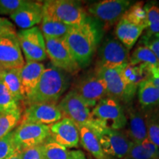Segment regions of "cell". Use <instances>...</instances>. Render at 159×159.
<instances>
[{"label": "cell", "mask_w": 159, "mask_h": 159, "mask_svg": "<svg viewBox=\"0 0 159 159\" xmlns=\"http://www.w3.org/2000/svg\"><path fill=\"white\" fill-rule=\"evenodd\" d=\"M100 38L99 27L89 17L83 25L71 27L63 41L81 69L87 67L92 61Z\"/></svg>", "instance_id": "cell-1"}, {"label": "cell", "mask_w": 159, "mask_h": 159, "mask_svg": "<svg viewBox=\"0 0 159 159\" xmlns=\"http://www.w3.org/2000/svg\"><path fill=\"white\" fill-rule=\"evenodd\" d=\"M70 85L68 73L53 66L45 69L37 86L25 100L26 105L34 103L56 104Z\"/></svg>", "instance_id": "cell-2"}, {"label": "cell", "mask_w": 159, "mask_h": 159, "mask_svg": "<svg viewBox=\"0 0 159 159\" xmlns=\"http://www.w3.org/2000/svg\"><path fill=\"white\" fill-rule=\"evenodd\" d=\"M92 125L121 130L127 126V116L121 103L116 99L106 97L91 109Z\"/></svg>", "instance_id": "cell-3"}, {"label": "cell", "mask_w": 159, "mask_h": 159, "mask_svg": "<svg viewBox=\"0 0 159 159\" xmlns=\"http://www.w3.org/2000/svg\"><path fill=\"white\" fill-rule=\"evenodd\" d=\"M43 16L70 27L85 22L89 16L80 2L72 0H48L43 2Z\"/></svg>", "instance_id": "cell-4"}, {"label": "cell", "mask_w": 159, "mask_h": 159, "mask_svg": "<svg viewBox=\"0 0 159 159\" xmlns=\"http://www.w3.org/2000/svg\"><path fill=\"white\" fill-rule=\"evenodd\" d=\"M98 139L102 150L106 157L114 159H126L133 142L122 131L111 130L102 127H89Z\"/></svg>", "instance_id": "cell-5"}, {"label": "cell", "mask_w": 159, "mask_h": 159, "mask_svg": "<svg viewBox=\"0 0 159 159\" xmlns=\"http://www.w3.org/2000/svg\"><path fill=\"white\" fill-rule=\"evenodd\" d=\"M16 35L26 62H41L47 59L45 39L39 27L21 30Z\"/></svg>", "instance_id": "cell-6"}, {"label": "cell", "mask_w": 159, "mask_h": 159, "mask_svg": "<svg viewBox=\"0 0 159 159\" xmlns=\"http://www.w3.org/2000/svg\"><path fill=\"white\" fill-rule=\"evenodd\" d=\"M130 50L116 38L105 39L98 49L97 69H113L129 63Z\"/></svg>", "instance_id": "cell-7"}, {"label": "cell", "mask_w": 159, "mask_h": 159, "mask_svg": "<svg viewBox=\"0 0 159 159\" xmlns=\"http://www.w3.org/2000/svg\"><path fill=\"white\" fill-rule=\"evenodd\" d=\"M49 137V126L37 123L21 122L13 130V141L16 147L21 150L41 145Z\"/></svg>", "instance_id": "cell-8"}, {"label": "cell", "mask_w": 159, "mask_h": 159, "mask_svg": "<svg viewBox=\"0 0 159 159\" xmlns=\"http://www.w3.org/2000/svg\"><path fill=\"white\" fill-rule=\"evenodd\" d=\"M57 106L63 117L71 119L77 126L91 127L92 125L91 109L87 106L74 89L69 91L63 97Z\"/></svg>", "instance_id": "cell-9"}, {"label": "cell", "mask_w": 159, "mask_h": 159, "mask_svg": "<svg viewBox=\"0 0 159 159\" xmlns=\"http://www.w3.org/2000/svg\"><path fill=\"white\" fill-rule=\"evenodd\" d=\"M132 5L133 2L128 0H104L91 4L88 11L95 19L111 26L118 23Z\"/></svg>", "instance_id": "cell-10"}, {"label": "cell", "mask_w": 159, "mask_h": 159, "mask_svg": "<svg viewBox=\"0 0 159 159\" xmlns=\"http://www.w3.org/2000/svg\"><path fill=\"white\" fill-rule=\"evenodd\" d=\"M47 55L52 65L68 74H76L80 70L63 39L44 37Z\"/></svg>", "instance_id": "cell-11"}, {"label": "cell", "mask_w": 159, "mask_h": 159, "mask_svg": "<svg viewBox=\"0 0 159 159\" xmlns=\"http://www.w3.org/2000/svg\"><path fill=\"white\" fill-rule=\"evenodd\" d=\"M124 66L113 69H97L96 74L105 83L107 97L116 99L119 102L129 103L132 99L128 94V88L122 75Z\"/></svg>", "instance_id": "cell-12"}, {"label": "cell", "mask_w": 159, "mask_h": 159, "mask_svg": "<svg viewBox=\"0 0 159 159\" xmlns=\"http://www.w3.org/2000/svg\"><path fill=\"white\" fill-rule=\"evenodd\" d=\"M72 89L91 109L107 97L105 83L96 73L82 77Z\"/></svg>", "instance_id": "cell-13"}, {"label": "cell", "mask_w": 159, "mask_h": 159, "mask_svg": "<svg viewBox=\"0 0 159 159\" xmlns=\"http://www.w3.org/2000/svg\"><path fill=\"white\" fill-rule=\"evenodd\" d=\"M25 64L16 33L0 37V69L20 70Z\"/></svg>", "instance_id": "cell-14"}, {"label": "cell", "mask_w": 159, "mask_h": 159, "mask_svg": "<svg viewBox=\"0 0 159 159\" xmlns=\"http://www.w3.org/2000/svg\"><path fill=\"white\" fill-rule=\"evenodd\" d=\"M63 118L57 104L34 103L27 105L21 117V122L52 125Z\"/></svg>", "instance_id": "cell-15"}, {"label": "cell", "mask_w": 159, "mask_h": 159, "mask_svg": "<svg viewBox=\"0 0 159 159\" xmlns=\"http://www.w3.org/2000/svg\"><path fill=\"white\" fill-rule=\"evenodd\" d=\"M50 137L57 144L66 148L78 146L80 134L78 126L71 119L63 117L61 120L49 126Z\"/></svg>", "instance_id": "cell-16"}, {"label": "cell", "mask_w": 159, "mask_h": 159, "mask_svg": "<svg viewBox=\"0 0 159 159\" xmlns=\"http://www.w3.org/2000/svg\"><path fill=\"white\" fill-rule=\"evenodd\" d=\"M43 16V3L28 1L25 5L10 15V17L18 27L27 30L41 23Z\"/></svg>", "instance_id": "cell-17"}, {"label": "cell", "mask_w": 159, "mask_h": 159, "mask_svg": "<svg viewBox=\"0 0 159 159\" xmlns=\"http://www.w3.org/2000/svg\"><path fill=\"white\" fill-rule=\"evenodd\" d=\"M122 75L128 88V94L133 99L139 85L151 77V70L144 65H132L130 63L123 66Z\"/></svg>", "instance_id": "cell-18"}, {"label": "cell", "mask_w": 159, "mask_h": 159, "mask_svg": "<svg viewBox=\"0 0 159 159\" xmlns=\"http://www.w3.org/2000/svg\"><path fill=\"white\" fill-rule=\"evenodd\" d=\"M127 136L133 143H141L148 137L146 116L144 113L136 108L128 109Z\"/></svg>", "instance_id": "cell-19"}, {"label": "cell", "mask_w": 159, "mask_h": 159, "mask_svg": "<svg viewBox=\"0 0 159 159\" xmlns=\"http://www.w3.org/2000/svg\"><path fill=\"white\" fill-rule=\"evenodd\" d=\"M45 69V66L41 62H26L19 71L25 99L35 90Z\"/></svg>", "instance_id": "cell-20"}, {"label": "cell", "mask_w": 159, "mask_h": 159, "mask_svg": "<svg viewBox=\"0 0 159 159\" xmlns=\"http://www.w3.org/2000/svg\"><path fill=\"white\" fill-rule=\"evenodd\" d=\"M141 108L144 112L159 109V90L150 80H145L137 89Z\"/></svg>", "instance_id": "cell-21"}, {"label": "cell", "mask_w": 159, "mask_h": 159, "mask_svg": "<svg viewBox=\"0 0 159 159\" xmlns=\"http://www.w3.org/2000/svg\"><path fill=\"white\" fill-rule=\"evenodd\" d=\"M45 159H86L82 151H71L55 142L51 137L41 144Z\"/></svg>", "instance_id": "cell-22"}, {"label": "cell", "mask_w": 159, "mask_h": 159, "mask_svg": "<svg viewBox=\"0 0 159 159\" xmlns=\"http://www.w3.org/2000/svg\"><path fill=\"white\" fill-rule=\"evenodd\" d=\"M144 30L121 19L116 24L115 34L116 39L129 50L136 44Z\"/></svg>", "instance_id": "cell-23"}, {"label": "cell", "mask_w": 159, "mask_h": 159, "mask_svg": "<svg viewBox=\"0 0 159 159\" xmlns=\"http://www.w3.org/2000/svg\"><path fill=\"white\" fill-rule=\"evenodd\" d=\"M81 144L96 159H107L99 144L97 136L92 129L85 125L78 126Z\"/></svg>", "instance_id": "cell-24"}, {"label": "cell", "mask_w": 159, "mask_h": 159, "mask_svg": "<svg viewBox=\"0 0 159 159\" xmlns=\"http://www.w3.org/2000/svg\"><path fill=\"white\" fill-rule=\"evenodd\" d=\"M19 71L16 69H0V79L13 97L20 103L25 102V97L21 87Z\"/></svg>", "instance_id": "cell-25"}, {"label": "cell", "mask_w": 159, "mask_h": 159, "mask_svg": "<svg viewBox=\"0 0 159 159\" xmlns=\"http://www.w3.org/2000/svg\"><path fill=\"white\" fill-rule=\"evenodd\" d=\"M159 148L148 138L141 143H133L126 159H157Z\"/></svg>", "instance_id": "cell-26"}, {"label": "cell", "mask_w": 159, "mask_h": 159, "mask_svg": "<svg viewBox=\"0 0 159 159\" xmlns=\"http://www.w3.org/2000/svg\"><path fill=\"white\" fill-rule=\"evenodd\" d=\"M41 23L40 29L42 32L43 37L47 38L63 39L71 28L70 26L45 16H43Z\"/></svg>", "instance_id": "cell-27"}, {"label": "cell", "mask_w": 159, "mask_h": 159, "mask_svg": "<svg viewBox=\"0 0 159 159\" xmlns=\"http://www.w3.org/2000/svg\"><path fill=\"white\" fill-rule=\"evenodd\" d=\"M129 63L132 65L147 66L151 71L159 66V61L153 52L148 47L140 44L130 55Z\"/></svg>", "instance_id": "cell-28"}, {"label": "cell", "mask_w": 159, "mask_h": 159, "mask_svg": "<svg viewBox=\"0 0 159 159\" xmlns=\"http://www.w3.org/2000/svg\"><path fill=\"white\" fill-rule=\"evenodd\" d=\"M122 19L133 25L142 27L145 30L147 27V16L144 2H137L133 4L124 13Z\"/></svg>", "instance_id": "cell-29"}, {"label": "cell", "mask_w": 159, "mask_h": 159, "mask_svg": "<svg viewBox=\"0 0 159 159\" xmlns=\"http://www.w3.org/2000/svg\"><path fill=\"white\" fill-rule=\"evenodd\" d=\"M21 109L20 103L13 97L0 79V113L11 114Z\"/></svg>", "instance_id": "cell-30"}, {"label": "cell", "mask_w": 159, "mask_h": 159, "mask_svg": "<svg viewBox=\"0 0 159 159\" xmlns=\"http://www.w3.org/2000/svg\"><path fill=\"white\" fill-rule=\"evenodd\" d=\"M147 16V27L144 35L159 33V7L156 2H148L144 5Z\"/></svg>", "instance_id": "cell-31"}, {"label": "cell", "mask_w": 159, "mask_h": 159, "mask_svg": "<svg viewBox=\"0 0 159 159\" xmlns=\"http://www.w3.org/2000/svg\"><path fill=\"white\" fill-rule=\"evenodd\" d=\"M21 110L19 109L11 114L0 113V139L11 133L21 120Z\"/></svg>", "instance_id": "cell-32"}, {"label": "cell", "mask_w": 159, "mask_h": 159, "mask_svg": "<svg viewBox=\"0 0 159 159\" xmlns=\"http://www.w3.org/2000/svg\"><path fill=\"white\" fill-rule=\"evenodd\" d=\"M148 139L159 148V117L156 110L145 112Z\"/></svg>", "instance_id": "cell-33"}, {"label": "cell", "mask_w": 159, "mask_h": 159, "mask_svg": "<svg viewBox=\"0 0 159 159\" xmlns=\"http://www.w3.org/2000/svg\"><path fill=\"white\" fill-rule=\"evenodd\" d=\"M13 130L0 139V159H6L17 149L13 141Z\"/></svg>", "instance_id": "cell-34"}, {"label": "cell", "mask_w": 159, "mask_h": 159, "mask_svg": "<svg viewBox=\"0 0 159 159\" xmlns=\"http://www.w3.org/2000/svg\"><path fill=\"white\" fill-rule=\"evenodd\" d=\"M139 44L148 47L156 55L159 61V33L153 35H143Z\"/></svg>", "instance_id": "cell-35"}, {"label": "cell", "mask_w": 159, "mask_h": 159, "mask_svg": "<svg viewBox=\"0 0 159 159\" xmlns=\"http://www.w3.org/2000/svg\"><path fill=\"white\" fill-rule=\"evenodd\" d=\"M27 0H0V9L2 14L11 15L27 3Z\"/></svg>", "instance_id": "cell-36"}, {"label": "cell", "mask_w": 159, "mask_h": 159, "mask_svg": "<svg viewBox=\"0 0 159 159\" xmlns=\"http://www.w3.org/2000/svg\"><path fill=\"white\" fill-rule=\"evenodd\" d=\"M21 159H45L41 145L32 147L22 150Z\"/></svg>", "instance_id": "cell-37"}, {"label": "cell", "mask_w": 159, "mask_h": 159, "mask_svg": "<svg viewBox=\"0 0 159 159\" xmlns=\"http://www.w3.org/2000/svg\"><path fill=\"white\" fill-rule=\"evenodd\" d=\"M16 33L13 24L6 18L0 17V37Z\"/></svg>", "instance_id": "cell-38"}, {"label": "cell", "mask_w": 159, "mask_h": 159, "mask_svg": "<svg viewBox=\"0 0 159 159\" xmlns=\"http://www.w3.org/2000/svg\"><path fill=\"white\" fill-rule=\"evenodd\" d=\"M149 80L159 90V66L151 71V77Z\"/></svg>", "instance_id": "cell-39"}, {"label": "cell", "mask_w": 159, "mask_h": 159, "mask_svg": "<svg viewBox=\"0 0 159 159\" xmlns=\"http://www.w3.org/2000/svg\"><path fill=\"white\" fill-rule=\"evenodd\" d=\"M21 154H22V150L21 149L17 148L6 159H21Z\"/></svg>", "instance_id": "cell-40"}, {"label": "cell", "mask_w": 159, "mask_h": 159, "mask_svg": "<svg viewBox=\"0 0 159 159\" xmlns=\"http://www.w3.org/2000/svg\"><path fill=\"white\" fill-rule=\"evenodd\" d=\"M156 112H157V114H158V116L159 117V109H158V110H156Z\"/></svg>", "instance_id": "cell-41"}, {"label": "cell", "mask_w": 159, "mask_h": 159, "mask_svg": "<svg viewBox=\"0 0 159 159\" xmlns=\"http://www.w3.org/2000/svg\"><path fill=\"white\" fill-rule=\"evenodd\" d=\"M0 14H1V15H2V11H1V9H0Z\"/></svg>", "instance_id": "cell-42"}, {"label": "cell", "mask_w": 159, "mask_h": 159, "mask_svg": "<svg viewBox=\"0 0 159 159\" xmlns=\"http://www.w3.org/2000/svg\"><path fill=\"white\" fill-rule=\"evenodd\" d=\"M157 159H159V153H158V158Z\"/></svg>", "instance_id": "cell-43"}]
</instances>
